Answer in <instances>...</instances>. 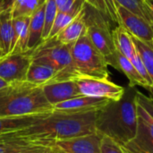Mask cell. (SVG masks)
I'll list each match as a JSON object with an SVG mask.
<instances>
[{"mask_svg": "<svg viewBox=\"0 0 153 153\" xmlns=\"http://www.w3.org/2000/svg\"><path fill=\"white\" fill-rule=\"evenodd\" d=\"M98 111L65 113L53 110L43 120L26 128L3 134L0 136V140L44 147L56 141L94 134L97 132Z\"/></svg>", "mask_w": 153, "mask_h": 153, "instance_id": "obj_1", "label": "cell"}, {"mask_svg": "<svg viewBox=\"0 0 153 153\" xmlns=\"http://www.w3.org/2000/svg\"><path fill=\"white\" fill-rule=\"evenodd\" d=\"M135 87L127 86L120 100H110L98 111L96 130L122 146L133 141L138 131Z\"/></svg>", "mask_w": 153, "mask_h": 153, "instance_id": "obj_2", "label": "cell"}, {"mask_svg": "<svg viewBox=\"0 0 153 153\" xmlns=\"http://www.w3.org/2000/svg\"><path fill=\"white\" fill-rule=\"evenodd\" d=\"M53 111L42 86L27 81L10 83L0 90V117H22Z\"/></svg>", "mask_w": 153, "mask_h": 153, "instance_id": "obj_3", "label": "cell"}, {"mask_svg": "<svg viewBox=\"0 0 153 153\" xmlns=\"http://www.w3.org/2000/svg\"><path fill=\"white\" fill-rule=\"evenodd\" d=\"M71 48L72 45L64 44L56 38H52L27 53L33 63L46 65L56 72L54 82L69 81L79 77L73 61Z\"/></svg>", "mask_w": 153, "mask_h": 153, "instance_id": "obj_4", "label": "cell"}, {"mask_svg": "<svg viewBox=\"0 0 153 153\" xmlns=\"http://www.w3.org/2000/svg\"><path fill=\"white\" fill-rule=\"evenodd\" d=\"M71 52L79 77L108 79L109 72L107 60L87 35L81 37L72 45Z\"/></svg>", "mask_w": 153, "mask_h": 153, "instance_id": "obj_5", "label": "cell"}, {"mask_svg": "<svg viewBox=\"0 0 153 153\" xmlns=\"http://www.w3.org/2000/svg\"><path fill=\"white\" fill-rule=\"evenodd\" d=\"M85 19L87 31L86 35L95 48L105 56H112L117 49L113 39L111 21L102 13L86 4Z\"/></svg>", "mask_w": 153, "mask_h": 153, "instance_id": "obj_6", "label": "cell"}, {"mask_svg": "<svg viewBox=\"0 0 153 153\" xmlns=\"http://www.w3.org/2000/svg\"><path fill=\"white\" fill-rule=\"evenodd\" d=\"M103 135L98 132L83 136L56 141L44 147L53 153H100V143Z\"/></svg>", "mask_w": 153, "mask_h": 153, "instance_id": "obj_7", "label": "cell"}, {"mask_svg": "<svg viewBox=\"0 0 153 153\" xmlns=\"http://www.w3.org/2000/svg\"><path fill=\"white\" fill-rule=\"evenodd\" d=\"M82 95L105 98L110 100H118L125 92V87L119 86L108 79L79 77L75 79Z\"/></svg>", "mask_w": 153, "mask_h": 153, "instance_id": "obj_8", "label": "cell"}, {"mask_svg": "<svg viewBox=\"0 0 153 153\" xmlns=\"http://www.w3.org/2000/svg\"><path fill=\"white\" fill-rule=\"evenodd\" d=\"M32 63L27 53H11L0 59V78L7 83L26 81L28 70Z\"/></svg>", "mask_w": 153, "mask_h": 153, "instance_id": "obj_9", "label": "cell"}, {"mask_svg": "<svg viewBox=\"0 0 153 153\" xmlns=\"http://www.w3.org/2000/svg\"><path fill=\"white\" fill-rule=\"evenodd\" d=\"M118 25L124 27L132 36L153 47V26L142 17L117 4Z\"/></svg>", "mask_w": 153, "mask_h": 153, "instance_id": "obj_10", "label": "cell"}, {"mask_svg": "<svg viewBox=\"0 0 153 153\" xmlns=\"http://www.w3.org/2000/svg\"><path fill=\"white\" fill-rule=\"evenodd\" d=\"M43 93L53 107L63 101L82 96L75 80L53 82L42 86Z\"/></svg>", "mask_w": 153, "mask_h": 153, "instance_id": "obj_11", "label": "cell"}, {"mask_svg": "<svg viewBox=\"0 0 153 153\" xmlns=\"http://www.w3.org/2000/svg\"><path fill=\"white\" fill-rule=\"evenodd\" d=\"M109 101L110 100L105 98L82 95L56 104L53 107V110L65 113H84L90 111H96L104 108Z\"/></svg>", "mask_w": 153, "mask_h": 153, "instance_id": "obj_12", "label": "cell"}, {"mask_svg": "<svg viewBox=\"0 0 153 153\" xmlns=\"http://www.w3.org/2000/svg\"><path fill=\"white\" fill-rule=\"evenodd\" d=\"M108 65L122 72L129 80V86L132 87L141 86L149 90L148 84L143 80V78L140 75V74L137 72L133 63L128 58H126L122 54H120L117 50L116 51L115 55L108 59Z\"/></svg>", "mask_w": 153, "mask_h": 153, "instance_id": "obj_13", "label": "cell"}, {"mask_svg": "<svg viewBox=\"0 0 153 153\" xmlns=\"http://www.w3.org/2000/svg\"><path fill=\"white\" fill-rule=\"evenodd\" d=\"M85 6L80 13L55 37L58 41L64 44L73 45L81 37L86 35L87 26L85 19Z\"/></svg>", "mask_w": 153, "mask_h": 153, "instance_id": "obj_14", "label": "cell"}, {"mask_svg": "<svg viewBox=\"0 0 153 153\" xmlns=\"http://www.w3.org/2000/svg\"><path fill=\"white\" fill-rule=\"evenodd\" d=\"M48 113H41V114H33L27 115L22 117H0V136L8 133L15 132L31 125L39 122L46 118L49 114Z\"/></svg>", "mask_w": 153, "mask_h": 153, "instance_id": "obj_15", "label": "cell"}, {"mask_svg": "<svg viewBox=\"0 0 153 153\" xmlns=\"http://www.w3.org/2000/svg\"><path fill=\"white\" fill-rule=\"evenodd\" d=\"M13 15L12 8L0 13V48L2 53L7 56L13 48Z\"/></svg>", "mask_w": 153, "mask_h": 153, "instance_id": "obj_16", "label": "cell"}, {"mask_svg": "<svg viewBox=\"0 0 153 153\" xmlns=\"http://www.w3.org/2000/svg\"><path fill=\"white\" fill-rule=\"evenodd\" d=\"M45 4L32 13L29 24V35L27 41V52L36 48L43 42Z\"/></svg>", "mask_w": 153, "mask_h": 153, "instance_id": "obj_17", "label": "cell"}, {"mask_svg": "<svg viewBox=\"0 0 153 153\" xmlns=\"http://www.w3.org/2000/svg\"><path fill=\"white\" fill-rule=\"evenodd\" d=\"M112 34L116 49L124 56L132 61L138 54L132 39V35L120 25H117L112 30Z\"/></svg>", "mask_w": 153, "mask_h": 153, "instance_id": "obj_18", "label": "cell"}, {"mask_svg": "<svg viewBox=\"0 0 153 153\" xmlns=\"http://www.w3.org/2000/svg\"><path fill=\"white\" fill-rule=\"evenodd\" d=\"M30 20V16L13 17V48L12 53L27 52Z\"/></svg>", "mask_w": 153, "mask_h": 153, "instance_id": "obj_19", "label": "cell"}, {"mask_svg": "<svg viewBox=\"0 0 153 153\" xmlns=\"http://www.w3.org/2000/svg\"><path fill=\"white\" fill-rule=\"evenodd\" d=\"M56 77V72L50 66L32 62L28 70L26 81L32 84L43 86L47 83L53 82Z\"/></svg>", "mask_w": 153, "mask_h": 153, "instance_id": "obj_20", "label": "cell"}, {"mask_svg": "<svg viewBox=\"0 0 153 153\" xmlns=\"http://www.w3.org/2000/svg\"><path fill=\"white\" fill-rule=\"evenodd\" d=\"M116 3L131 13L142 17L153 26L152 13L146 0H115Z\"/></svg>", "mask_w": 153, "mask_h": 153, "instance_id": "obj_21", "label": "cell"}, {"mask_svg": "<svg viewBox=\"0 0 153 153\" xmlns=\"http://www.w3.org/2000/svg\"><path fill=\"white\" fill-rule=\"evenodd\" d=\"M124 147L139 153H153V139L145 131L138 127L136 137Z\"/></svg>", "mask_w": 153, "mask_h": 153, "instance_id": "obj_22", "label": "cell"}, {"mask_svg": "<svg viewBox=\"0 0 153 153\" xmlns=\"http://www.w3.org/2000/svg\"><path fill=\"white\" fill-rule=\"evenodd\" d=\"M84 2L102 13L112 22L118 25V14H117V4L115 0H84Z\"/></svg>", "mask_w": 153, "mask_h": 153, "instance_id": "obj_23", "label": "cell"}, {"mask_svg": "<svg viewBox=\"0 0 153 153\" xmlns=\"http://www.w3.org/2000/svg\"><path fill=\"white\" fill-rule=\"evenodd\" d=\"M45 3L46 0H14L12 6L13 15V17L31 16Z\"/></svg>", "mask_w": 153, "mask_h": 153, "instance_id": "obj_24", "label": "cell"}, {"mask_svg": "<svg viewBox=\"0 0 153 153\" xmlns=\"http://www.w3.org/2000/svg\"><path fill=\"white\" fill-rule=\"evenodd\" d=\"M132 39L152 80V88L151 92H153V47L138 39L134 36H132Z\"/></svg>", "mask_w": 153, "mask_h": 153, "instance_id": "obj_25", "label": "cell"}, {"mask_svg": "<svg viewBox=\"0 0 153 153\" xmlns=\"http://www.w3.org/2000/svg\"><path fill=\"white\" fill-rule=\"evenodd\" d=\"M81 11H78V12H76V11H72V12H62V11H58L57 13H56V16L55 22L53 23L52 29L50 30L48 39L55 38L62 30H64L80 13Z\"/></svg>", "mask_w": 153, "mask_h": 153, "instance_id": "obj_26", "label": "cell"}, {"mask_svg": "<svg viewBox=\"0 0 153 153\" xmlns=\"http://www.w3.org/2000/svg\"><path fill=\"white\" fill-rule=\"evenodd\" d=\"M58 7L55 0H46L44 10V30H43V41L48 39L50 30L55 22Z\"/></svg>", "mask_w": 153, "mask_h": 153, "instance_id": "obj_27", "label": "cell"}, {"mask_svg": "<svg viewBox=\"0 0 153 153\" xmlns=\"http://www.w3.org/2000/svg\"><path fill=\"white\" fill-rule=\"evenodd\" d=\"M138 127L145 131L153 139V118L151 115L139 104H137Z\"/></svg>", "mask_w": 153, "mask_h": 153, "instance_id": "obj_28", "label": "cell"}, {"mask_svg": "<svg viewBox=\"0 0 153 153\" xmlns=\"http://www.w3.org/2000/svg\"><path fill=\"white\" fill-rule=\"evenodd\" d=\"M35 147L34 145H23L8 141L0 140V153H24Z\"/></svg>", "mask_w": 153, "mask_h": 153, "instance_id": "obj_29", "label": "cell"}, {"mask_svg": "<svg viewBox=\"0 0 153 153\" xmlns=\"http://www.w3.org/2000/svg\"><path fill=\"white\" fill-rule=\"evenodd\" d=\"M58 11L62 12H72L81 11L86 4L84 0H55Z\"/></svg>", "mask_w": 153, "mask_h": 153, "instance_id": "obj_30", "label": "cell"}, {"mask_svg": "<svg viewBox=\"0 0 153 153\" xmlns=\"http://www.w3.org/2000/svg\"><path fill=\"white\" fill-rule=\"evenodd\" d=\"M100 153H126L124 146L113 139L103 135L100 143Z\"/></svg>", "mask_w": 153, "mask_h": 153, "instance_id": "obj_31", "label": "cell"}, {"mask_svg": "<svg viewBox=\"0 0 153 153\" xmlns=\"http://www.w3.org/2000/svg\"><path fill=\"white\" fill-rule=\"evenodd\" d=\"M131 62L133 63V65H134V67L136 68V70L140 74V75L146 82V83L149 86V91H151L152 88V80H151V78L149 76V74H148V72L146 70V67H145V65H144V64H143V60H142V58H141V56L139 55V53L137 54V56Z\"/></svg>", "mask_w": 153, "mask_h": 153, "instance_id": "obj_32", "label": "cell"}, {"mask_svg": "<svg viewBox=\"0 0 153 153\" xmlns=\"http://www.w3.org/2000/svg\"><path fill=\"white\" fill-rule=\"evenodd\" d=\"M135 100H136V103L142 106L153 118V98L147 97L143 92L137 91Z\"/></svg>", "mask_w": 153, "mask_h": 153, "instance_id": "obj_33", "label": "cell"}, {"mask_svg": "<svg viewBox=\"0 0 153 153\" xmlns=\"http://www.w3.org/2000/svg\"><path fill=\"white\" fill-rule=\"evenodd\" d=\"M24 153H53L49 149L45 148V147H41V146H35L32 149L27 151Z\"/></svg>", "mask_w": 153, "mask_h": 153, "instance_id": "obj_34", "label": "cell"}, {"mask_svg": "<svg viewBox=\"0 0 153 153\" xmlns=\"http://www.w3.org/2000/svg\"><path fill=\"white\" fill-rule=\"evenodd\" d=\"M13 2H14V0H0V3L3 4L4 9L12 8Z\"/></svg>", "mask_w": 153, "mask_h": 153, "instance_id": "obj_35", "label": "cell"}, {"mask_svg": "<svg viewBox=\"0 0 153 153\" xmlns=\"http://www.w3.org/2000/svg\"><path fill=\"white\" fill-rule=\"evenodd\" d=\"M7 85H9V83H7L5 81H4L2 78H0V90L4 88V87H6Z\"/></svg>", "mask_w": 153, "mask_h": 153, "instance_id": "obj_36", "label": "cell"}, {"mask_svg": "<svg viewBox=\"0 0 153 153\" xmlns=\"http://www.w3.org/2000/svg\"><path fill=\"white\" fill-rule=\"evenodd\" d=\"M146 2H147L148 5H149V7H150L151 11H152V16H153V0H146Z\"/></svg>", "mask_w": 153, "mask_h": 153, "instance_id": "obj_37", "label": "cell"}, {"mask_svg": "<svg viewBox=\"0 0 153 153\" xmlns=\"http://www.w3.org/2000/svg\"><path fill=\"white\" fill-rule=\"evenodd\" d=\"M124 149H125V151H126V153H139L137 152H134V151H129V150L126 149L125 147H124Z\"/></svg>", "mask_w": 153, "mask_h": 153, "instance_id": "obj_38", "label": "cell"}, {"mask_svg": "<svg viewBox=\"0 0 153 153\" xmlns=\"http://www.w3.org/2000/svg\"><path fill=\"white\" fill-rule=\"evenodd\" d=\"M4 10H5L4 8V6H3V4L0 3V13L2 12V11H4Z\"/></svg>", "mask_w": 153, "mask_h": 153, "instance_id": "obj_39", "label": "cell"}, {"mask_svg": "<svg viewBox=\"0 0 153 153\" xmlns=\"http://www.w3.org/2000/svg\"><path fill=\"white\" fill-rule=\"evenodd\" d=\"M3 56H4V55H3V53H2V50H1V48H0V59H1Z\"/></svg>", "mask_w": 153, "mask_h": 153, "instance_id": "obj_40", "label": "cell"}]
</instances>
